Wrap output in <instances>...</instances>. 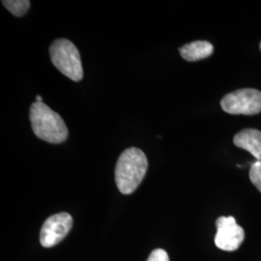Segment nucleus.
Instances as JSON below:
<instances>
[{
  "label": "nucleus",
  "mask_w": 261,
  "mask_h": 261,
  "mask_svg": "<svg viewBox=\"0 0 261 261\" xmlns=\"http://www.w3.org/2000/svg\"><path fill=\"white\" fill-rule=\"evenodd\" d=\"M147 168L148 161L143 151L136 147L125 150L115 167V183L120 193H134L145 176Z\"/></svg>",
  "instance_id": "1"
},
{
  "label": "nucleus",
  "mask_w": 261,
  "mask_h": 261,
  "mask_svg": "<svg viewBox=\"0 0 261 261\" xmlns=\"http://www.w3.org/2000/svg\"><path fill=\"white\" fill-rule=\"evenodd\" d=\"M234 144L249 151L257 161H261V132L255 129H245L239 132L233 139Z\"/></svg>",
  "instance_id": "7"
},
{
  "label": "nucleus",
  "mask_w": 261,
  "mask_h": 261,
  "mask_svg": "<svg viewBox=\"0 0 261 261\" xmlns=\"http://www.w3.org/2000/svg\"><path fill=\"white\" fill-rule=\"evenodd\" d=\"M146 261H169L168 252L163 249H156L150 253Z\"/></svg>",
  "instance_id": "11"
},
{
  "label": "nucleus",
  "mask_w": 261,
  "mask_h": 261,
  "mask_svg": "<svg viewBox=\"0 0 261 261\" xmlns=\"http://www.w3.org/2000/svg\"><path fill=\"white\" fill-rule=\"evenodd\" d=\"M73 226L72 216L66 212L47 218L40 232V243L45 248H50L61 242Z\"/></svg>",
  "instance_id": "6"
},
{
  "label": "nucleus",
  "mask_w": 261,
  "mask_h": 261,
  "mask_svg": "<svg viewBox=\"0 0 261 261\" xmlns=\"http://www.w3.org/2000/svg\"><path fill=\"white\" fill-rule=\"evenodd\" d=\"M29 118L35 136L53 144L64 142L69 132L62 117L44 103L31 105Z\"/></svg>",
  "instance_id": "2"
},
{
  "label": "nucleus",
  "mask_w": 261,
  "mask_h": 261,
  "mask_svg": "<svg viewBox=\"0 0 261 261\" xmlns=\"http://www.w3.org/2000/svg\"><path fill=\"white\" fill-rule=\"evenodd\" d=\"M49 56L56 69L74 82L84 79L82 58L77 47L68 39H57L49 47Z\"/></svg>",
  "instance_id": "3"
},
{
  "label": "nucleus",
  "mask_w": 261,
  "mask_h": 261,
  "mask_svg": "<svg viewBox=\"0 0 261 261\" xmlns=\"http://www.w3.org/2000/svg\"><path fill=\"white\" fill-rule=\"evenodd\" d=\"M260 49H261V43H260Z\"/></svg>",
  "instance_id": "13"
},
{
  "label": "nucleus",
  "mask_w": 261,
  "mask_h": 261,
  "mask_svg": "<svg viewBox=\"0 0 261 261\" xmlns=\"http://www.w3.org/2000/svg\"><path fill=\"white\" fill-rule=\"evenodd\" d=\"M221 106L229 114H257L261 112V92L252 88L239 89L225 95Z\"/></svg>",
  "instance_id": "4"
},
{
  "label": "nucleus",
  "mask_w": 261,
  "mask_h": 261,
  "mask_svg": "<svg viewBox=\"0 0 261 261\" xmlns=\"http://www.w3.org/2000/svg\"><path fill=\"white\" fill-rule=\"evenodd\" d=\"M216 246L225 252H233L238 250L245 239V231L237 224L235 218L232 216L220 217L216 222Z\"/></svg>",
  "instance_id": "5"
},
{
  "label": "nucleus",
  "mask_w": 261,
  "mask_h": 261,
  "mask_svg": "<svg viewBox=\"0 0 261 261\" xmlns=\"http://www.w3.org/2000/svg\"><path fill=\"white\" fill-rule=\"evenodd\" d=\"M36 102H39V103H43V98H42L40 95H37V96H36Z\"/></svg>",
  "instance_id": "12"
},
{
  "label": "nucleus",
  "mask_w": 261,
  "mask_h": 261,
  "mask_svg": "<svg viewBox=\"0 0 261 261\" xmlns=\"http://www.w3.org/2000/svg\"><path fill=\"white\" fill-rule=\"evenodd\" d=\"M2 4L16 17L24 16L30 7L28 0H5L2 1Z\"/></svg>",
  "instance_id": "9"
},
{
  "label": "nucleus",
  "mask_w": 261,
  "mask_h": 261,
  "mask_svg": "<svg viewBox=\"0 0 261 261\" xmlns=\"http://www.w3.org/2000/svg\"><path fill=\"white\" fill-rule=\"evenodd\" d=\"M179 50L185 60L194 62L212 56L214 47L207 41H195L180 47Z\"/></svg>",
  "instance_id": "8"
},
{
  "label": "nucleus",
  "mask_w": 261,
  "mask_h": 261,
  "mask_svg": "<svg viewBox=\"0 0 261 261\" xmlns=\"http://www.w3.org/2000/svg\"><path fill=\"white\" fill-rule=\"evenodd\" d=\"M250 179L252 184L261 193V161H256L251 166Z\"/></svg>",
  "instance_id": "10"
}]
</instances>
